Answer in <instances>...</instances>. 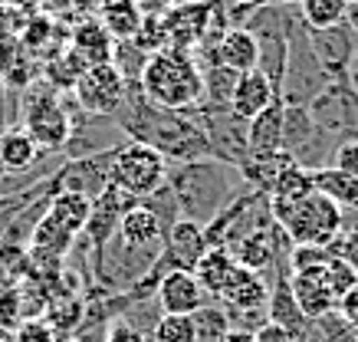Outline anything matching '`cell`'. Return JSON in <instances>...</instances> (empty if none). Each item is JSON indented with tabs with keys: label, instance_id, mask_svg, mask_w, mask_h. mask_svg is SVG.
Here are the masks:
<instances>
[{
	"label": "cell",
	"instance_id": "obj_1",
	"mask_svg": "<svg viewBox=\"0 0 358 342\" xmlns=\"http://www.w3.org/2000/svg\"><path fill=\"white\" fill-rule=\"evenodd\" d=\"M115 122L125 132L129 142H138L145 148L158 152L168 165H181V162H201L210 158L207 138L187 112L158 109L155 102L141 96L138 86H129V96L115 112Z\"/></svg>",
	"mask_w": 358,
	"mask_h": 342
},
{
	"label": "cell",
	"instance_id": "obj_2",
	"mask_svg": "<svg viewBox=\"0 0 358 342\" xmlns=\"http://www.w3.org/2000/svg\"><path fill=\"white\" fill-rule=\"evenodd\" d=\"M164 181L171 185L174 198H178L181 221H194L201 227H207L234 198L250 191L237 168L214 162V158L168 165V178Z\"/></svg>",
	"mask_w": 358,
	"mask_h": 342
},
{
	"label": "cell",
	"instance_id": "obj_3",
	"mask_svg": "<svg viewBox=\"0 0 358 342\" xmlns=\"http://www.w3.org/2000/svg\"><path fill=\"white\" fill-rule=\"evenodd\" d=\"M141 96L155 102L158 109L187 112L201 106L204 99V83H201V69H197L194 56L185 50H162L148 59V66L141 73Z\"/></svg>",
	"mask_w": 358,
	"mask_h": 342
},
{
	"label": "cell",
	"instance_id": "obj_4",
	"mask_svg": "<svg viewBox=\"0 0 358 342\" xmlns=\"http://www.w3.org/2000/svg\"><path fill=\"white\" fill-rule=\"evenodd\" d=\"M17 122L30 132L40 152L63 155L69 142V109H66V92H56L50 83L36 79L20 92V112Z\"/></svg>",
	"mask_w": 358,
	"mask_h": 342
},
{
	"label": "cell",
	"instance_id": "obj_5",
	"mask_svg": "<svg viewBox=\"0 0 358 342\" xmlns=\"http://www.w3.org/2000/svg\"><path fill=\"white\" fill-rule=\"evenodd\" d=\"M280 227L293 247H303V243H309V247H332L345 231V211L332 204L326 194L313 191L296 208H289V214L280 221Z\"/></svg>",
	"mask_w": 358,
	"mask_h": 342
},
{
	"label": "cell",
	"instance_id": "obj_6",
	"mask_svg": "<svg viewBox=\"0 0 358 342\" xmlns=\"http://www.w3.org/2000/svg\"><path fill=\"white\" fill-rule=\"evenodd\" d=\"M164 178H168V162L138 142L122 145L109 168V185L135 201L148 198L158 185H164Z\"/></svg>",
	"mask_w": 358,
	"mask_h": 342
},
{
	"label": "cell",
	"instance_id": "obj_7",
	"mask_svg": "<svg viewBox=\"0 0 358 342\" xmlns=\"http://www.w3.org/2000/svg\"><path fill=\"white\" fill-rule=\"evenodd\" d=\"M66 109H69V142L63 148L66 162H76V158H89V155H102V152H115L129 142L125 132L119 129V122L109 115H89L73 102V96L66 92Z\"/></svg>",
	"mask_w": 358,
	"mask_h": 342
},
{
	"label": "cell",
	"instance_id": "obj_8",
	"mask_svg": "<svg viewBox=\"0 0 358 342\" xmlns=\"http://www.w3.org/2000/svg\"><path fill=\"white\" fill-rule=\"evenodd\" d=\"M187 115L201 125L214 162H224V165L234 168L247 162L250 145H247V122L243 119H237L230 109H207V106H194V109H187Z\"/></svg>",
	"mask_w": 358,
	"mask_h": 342
},
{
	"label": "cell",
	"instance_id": "obj_9",
	"mask_svg": "<svg viewBox=\"0 0 358 342\" xmlns=\"http://www.w3.org/2000/svg\"><path fill=\"white\" fill-rule=\"evenodd\" d=\"M69 96L89 115H109V119H115V112L122 109V102L129 96V83L115 73L112 63H102V66L83 69V76L76 79V86H73Z\"/></svg>",
	"mask_w": 358,
	"mask_h": 342
},
{
	"label": "cell",
	"instance_id": "obj_10",
	"mask_svg": "<svg viewBox=\"0 0 358 342\" xmlns=\"http://www.w3.org/2000/svg\"><path fill=\"white\" fill-rule=\"evenodd\" d=\"M315 129L342 138H358V92L345 83H329L313 102H309Z\"/></svg>",
	"mask_w": 358,
	"mask_h": 342
},
{
	"label": "cell",
	"instance_id": "obj_11",
	"mask_svg": "<svg viewBox=\"0 0 358 342\" xmlns=\"http://www.w3.org/2000/svg\"><path fill=\"white\" fill-rule=\"evenodd\" d=\"M306 36H309L313 56L322 66V73L332 83H345L348 69L355 63V30L348 23H338V27H326V30H306Z\"/></svg>",
	"mask_w": 358,
	"mask_h": 342
},
{
	"label": "cell",
	"instance_id": "obj_12",
	"mask_svg": "<svg viewBox=\"0 0 358 342\" xmlns=\"http://www.w3.org/2000/svg\"><path fill=\"white\" fill-rule=\"evenodd\" d=\"M119 152V148H115ZM115 152L89 155V158H76V162H63L59 171L53 175L56 191H69V194H83V198L96 201L102 198V191L109 188V168Z\"/></svg>",
	"mask_w": 358,
	"mask_h": 342
},
{
	"label": "cell",
	"instance_id": "obj_13",
	"mask_svg": "<svg viewBox=\"0 0 358 342\" xmlns=\"http://www.w3.org/2000/svg\"><path fill=\"white\" fill-rule=\"evenodd\" d=\"M155 299H158L162 316H194L201 306H207V293L201 290L197 276L187 270L164 273L155 287Z\"/></svg>",
	"mask_w": 358,
	"mask_h": 342
},
{
	"label": "cell",
	"instance_id": "obj_14",
	"mask_svg": "<svg viewBox=\"0 0 358 342\" xmlns=\"http://www.w3.org/2000/svg\"><path fill=\"white\" fill-rule=\"evenodd\" d=\"M112 34L96 20V17H83L76 20V27L69 30V50L76 56L83 66H102V63H109L112 59Z\"/></svg>",
	"mask_w": 358,
	"mask_h": 342
},
{
	"label": "cell",
	"instance_id": "obj_15",
	"mask_svg": "<svg viewBox=\"0 0 358 342\" xmlns=\"http://www.w3.org/2000/svg\"><path fill=\"white\" fill-rule=\"evenodd\" d=\"M46 155L50 152L36 148V142L30 138V132L23 129L20 122H13V125H7L0 132V168L7 175H27V171H33L43 162Z\"/></svg>",
	"mask_w": 358,
	"mask_h": 342
},
{
	"label": "cell",
	"instance_id": "obj_16",
	"mask_svg": "<svg viewBox=\"0 0 358 342\" xmlns=\"http://www.w3.org/2000/svg\"><path fill=\"white\" fill-rule=\"evenodd\" d=\"M270 280L273 273H253L247 266H237L230 283L224 287V293L217 297V303H224L227 309H266L270 299Z\"/></svg>",
	"mask_w": 358,
	"mask_h": 342
},
{
	"label": "cell",
	"instance_id": "obj_17",
	"mask_svg": "<svg viewBox=\"0 0 358 342\" xmlns=\"http://www.w3.org/2000/svg\"><path fill=\"white\" fill-rule=\"evenodd\" d=\"M289 290H293V299L299 313H303L309 322H319L322 316L336 313V297L329 293L326 280H322V270L319 273H293L289 276Z\"/></svg>",
	"mask_w": 358,
	"mask_h": 342
},
{
	"label": "cell",
	"instance_id": "obj_18",
	"mask_svg": "<svg viewBox=\"0 0 358 342\" xmlns=\"http://www.w3.org/2000/svg\"><path fill=\"white\" fill-rule=\"evenodd\" d=\"M115 237L125 247H131V250H162V243H164V231H162V224H158V218L148 208H141V204H135L131 211L122 214Z\"/></svg>",
	"mask_w": 358,
	"mask_h": 342
},
{
	"label": "cell",
	"instance_id": "obj_19",
	"mask_svg": "<svg viewBox=\"0 0 358 342\" xmlns=\"http://www.w3.org/2000/svg\"><path fill=\"white\" fill-rule=\"evenodd\" d=\"M282 112H286V102L276 96V99H273L266 109L257 112V115L247 122L250 155L282 152Z\"/></svg>",
	"mask_w": 358,
	"mask_h": 342
},
{
	"label": "cell",
	"instance_id": "obj_20",
	"mask_svg": "<svg viewBox=\"0 0 358 342\" xmlns=\"http://www.w3.org/2000/svg\"><path fill=\"white\" fill-rule=\"evenodd\" d=\"M217 63L220 66L234 69V73H253L260 66V46H257V36L250 34L247 27H234L220 36L217 43Z\"/></svg>",
	"mask_w": 358,
	"mask_h": 342
},
{
	"label": "cell",
	"instance_id": "obj_21",
	"mask_svg": "<svg viewBox=\"0 0 358 342\" xmlns=\"http://www.w3.org/2000/svg\"><path fill=\"white\" fill-rule=\"evenodd\" d=\"M280 92L270 86V79L263 76L260 69H253V73H243L237 79V89H234V99H230V112L237 115V119L250 122L257 112H263L276 99Z\"/></svg>",
	"mask_w": 358,
	"mask_h": 342
},
{
	"label": "cell",
	"instance_id": "obj_22",
	"mask_svg": "<svg viewBox=\"0 0 358 342\" xmlns=\"http://www.w3.org/2000/svg\"><path fill=\"white\" fill-rule=\"evenodd\" d=\"M293 155L289 152H266V155H247V162L237 168L243 185L250 191H260V194H270V188L280 181V175L286 168H293Z\"/></svg>",
	"mask_w": 358,
	"mask_h": 342
},
{
	"label": "cell",
	"instance_id": "obj_23",
	"mask_svg": "<svg viewBox=\"0 0 358 342\" xmlns=\"http://www.w3.org/2000/svg\"><path fill=\"white\" fill-rule=\"evenodd\" d=\"M313 175L309 171H303L299 165L293 168H286L280 175V181L270 188V211H273V218H276V224L289 214V208H296L303 198H309L313 194Z\"/></svg>",
	"mask_w": 358,
	"mask_h": 342
},
{
	"label": "cell",
	"instance_id": "obj_24",
	"mask_svg": "<svg viewBox=\"0 0 358 342\" xmlns=\"http://www.w3.org/2000/svg\"><path fill=\"white\" fill-rule=\"evenodd\" d=\"M234 270H237V260L224 247H207V254L194 266V276H197V283H201V290L207 293V299H217L224 293V287L230 283Z\"/></svg>",
	"mask_w": 358,
	"mask_h": 342
},
{
	"label": "cell",
	"instance_id": "obj_25",
	"mask_svg": "<svg viewBox=\"0 0 358 342\" xmlns=\"http://www.w3.org/2000/svg\"><path fill=\"white\" fill-rule=\"evenodd\" d=\"M46 214H50L56 224H63L66 231H73V234L79 237V234L86 231V224H89V214H92V201L83 198V194L56 191L53 198H50V208H46Z\"/></svg>",
	"mask_w": 358,
	"mask_h": 342
},
{
	"label": "cell",
	"instance_id": "obj_26",
	"mask_svg": "<svg viewBox=\"0 0 358 342\" xmlns=\"http://www.w3.org/2000/svg\"><path fill=\"white\" fill-rule=\"evenodd\" d=\"M313 188L319 194H326L342 211H358V178L342 175L336 168H322L313 175Z\"/></svg>",
	"mask_w": 358,
	"mask_h": 342
},
{
	"label": "cell",
	"instance_id": "obj_27",
	"mask_svg": "<svg viewBox=\"0 0 358 342\" xmlns=\"http://www.w3.org/2000/svg\"><path fill=\"white\" fill-rule=\"evenodd\" d=\"M237 79H240V73L220 66V63L204 66L201 69V83H204V99H201V106H207V109H230Z\"/></svg>",
	"mask_w": 358,
	"mask_h": 342
},
{
	"label": "cell",
	"instance_id": "obj_28",
	"mask_svg": "<svg viewBox=\"0 0 358 342\" xmlns=\"http://www.w3.org/2000/svg\"><path fill=\"white\" fill-rule=\"evenodd\" d=\"M315 135V122L309 106H286L282 112V152L296 155Z\"/></svg>",
	"mask_w": 358,
	"mask_h": 342
},
{
	"label": "cell",
	"instance_id": "obj_29",
	"mask_svg": "<svg viewBox=\"0 0 358 342\" xmlns=\"http://www.w3.org/2000/svg\"><path fill=\"white\" fill-rule=\"evenodd\" d=\"M299 17H303L306 30L338 27L348 17V0H303L299 3Z\"/></svg>",
	"mask_w": 358,
	"mask_h": 342
},
{
	"label": "cell",
	"instance_id": "obj_30",
	"mask_svg": "<svg viewBox=\"0 0 358 342\" xmlns=\"http://www.w3.org/2000/svg\"><path fill=\"white\" fill-rule=\"evenodd\" d=\"M148 59L152 56L145 53L141 46H135L131 40H115V46H112V66H115V73H119L129 86H138L141 83V73H145V66H148Z\"/></svg>",
	"mask_w": 358,
	"mask_h": 342
},
{
	"label": "cell",
	"instance_id": "obj_31",
	"mask_svg": "<svg viewBox=\"0 0 358 342\" xmlns=\"http://www.w3.org/2000/svg\"><path fill=\"white\" fill-rule=\"evenodd\" d=\"M27 273H30V257H27V247L0 241V290L20 287L23 280H27Z\"/></svg>",
	"mask_w": 358,
	"mask_h": 342
},
{
	"label": "cell",
	"instance_id": "obj_32",
	"mask_svg": "<svg viewBox=\"0 0 358 342\" xmlns=\"http://www.w3.org/2000/svg\"><path fill=\"white\" fill-rule=\"evenodd\" d=\"M138 204H141V208H148L155 218H158L164 237H168V231H171L174 224L181 221V208H178V198H174V191H171V185H168V181H164V185H158V188H155L148 198H141Z\"/></svg>",
	"mask_w": 358,
	"mask_h": 342
},
{
	"label": "cell",
	"instance_id": "obj_33",
	"mask_svg": "<svg viewBox=\"0 0 358 342\" xmlns=\"http://www.w3.org/2000/svg\"><path fill=\"white\" fill-rule=\"evenodd\" d=\"M148 342H197L194 316H162L155 322Z\"/></svg>",
	"mask_w": 358,
	"mask_h": 342
},
{
	"label": "cell",
	"instance_id": "obj_34",
	"mask_svg": "<svg viewBox=\"0 0 358 342\" xmlns=\"http://www.w3.org/2000/svg\"><path fill=\"white\" fill-rule=\"evenodd\" d=\"M322 280H326L329 293H332V297H336V303H338L348 290L358 287V270L348 264V260H342V257H332V260L322 266Z\"/></svg>",
	"mask_w": 358,
	"mask_h": 342
},
{
	"label": "cell",
	"instance_id": "obj_35",
	"mask_svg": "<svg viewBox=\"0 0 358 342\" xmlns=\"http://www.w3.org/2000/svg\"><path fill=\"white\" fill-rule=\"evenodd\" d=\"M332 257H336L332 247H309V243H303V247L289 250V270L293 273H319Z\"/></svg>",
	"mask_w": 358,
	"mask_h": 342
},
{
	"label": "cell",
	"instance_id": "obj_36",
	"mask_svg": "<svg viewBox=\"0 0 358 342\" xmlns=\"http://www.w3.org/2000/svg\"><path fill=\"white\" fill-rule=\"evenodd\" d=\"M23 306H20V293L13 290H0V332H17L23 326Z\"/></svg>",
	"mask_w": 358,
	"mask_h": 342
},
{
	"label": "cell",
	"instance_id": "obj_37",
	"mask_svg": "<svg viewBox=\"0 0 358 342\" xmlns=\"http://www.w3.org/2000/svg\"><path fill=\"white\" fill-rule=\"evenodd\" d=\"M329 168H336V171H342V175L358 178V138H345V142H338V148L332 152Z\"/></svg>",
	"mask_w": 358,
	"mask_h": 342
},
{
	"label": "cell",
	"instance_id": "obj_38",
	"mask_svg": "<svg viewBox=\"0 0 358 342\" xmlns=\"http://www.w3.org/2000/svg\"><path fill=\"white\" fill-rule=\"evenodd\" d=\"M13 342H59V332L46 320H27L13 332Z\"/></svg>",
	"mask_w": 358,
	"mask_h": 342
},
{
	"label": "cell",
	"instance_id": "obj_39",
	"mask_svg": "<svg viewBox=\"0 0 358 342\" xmlns=\"http://www.w3.org/2000/svg\"><path fill=\"white\" fill-rule=\"evenodd\" d=\"M336 313L342 316V322L345 326H352V329H358V287L348 290L345 297L336 303Z\"/></svg>",
	"mask_w": 358,
	"mask_h": 342
},
{
	"label": "cell",
	"instance_id": "obj_40",
	"mask_svg": "<svg viewBox=\"0 0 358 342\" xmlns=\"http://www.w3.org/2000/svg\"><path fill=\"white\" fill-rule=\"evenodd\" d=\"M253 342H296V336L289 329H282V326H276V322H263L260 329L253 332Z\"/></svg>",
	"mask_w": 358,
	"mask_h": 342
},
{
	"label": "cell",
	"instance_id": "obj_41",
	"mask_svg": "<svg viewBox=\"0 0 358 342\" xmlns=\"http://www.w3.org/2000/svg\"><path fill=\"white\" fill-rule=\"evenodd\" d=\"M106 342H148V339L138 329H131L125 320H115L109 326V332H106Z\"/></svg>",
	"mask_w": 358,
	"mask_h": 342
},
{
	"label": "cell",
	"instance_id": "obj_42",
	"mask_svg": "<svg viewBox=\"0 0 358 342\" xmlns=\"http://www.w3.org/2000/svg\"><path fill=\"white\" fill-rule=\"evenodd\" d=\"M106 0H69V7L79 13V17H99Z\"/></svg>",
	"mask_w": 358,
	"mask_h": 342
},
{
	"label": "cell",
	"instance_id": "obj_43",
	"mask_svg": "<svg viewBox=\"0 0 358 342\" xmlns=\"http://www.w3.org/2000/svg\"><path fill=\"white\" fill-rule=\"evenodd\" d=\"M7 7H13V10L27 13V17H36V10L43 7V0H3Z\"/></svg>",
	"mask_w": 358,
	"mask_h": 342
},
{
	"label": "cell",
	"instance_id": "obj_44",
	"mask_svg": "<svg viewBox=\"0 0 358 342\" xmlns=\"http://www.w3.org/2000/svg\"><path fill=\"white\" fill-rule=\"evenodd\" d=\"M7 99H10V96H7V86H3V83H0V132H3V129H7V125H10V106H7Z\"/></svg>",
	"mask_w": 358,
	"mask_h": 342
},
{
	"label": "cell",
	"instance_id": "obj_45",
	"mask_svg": "<svg viewBox=\"0 0 358 342\" xmlns=\"http://www.w3.org/2000/svg\"><path fill=\"white\" fill-rule=\"evenodd\" d=\"M303 0H253L250 7H299Z\"/></svg>",
	"mask_w": 358,
	"mask_h": 342
},
{
	"label": "cell",
	"instance_id": "obj_46",
	"mask_svg": "<svg viewBox=\"0 0 358 342\" xmlns=\"http://www.w3.org/2000/svg\"><path fill=\"white\" fill-rule=\"evenodd\" d=\"M174 3H181V0H155L158 10H168V7H174Z\"/></svg>",
	"mask_w": 358,
	"mask_h": 342
},
{
	"label": "cell",
	"instance_id": "obj_47",
	"mask_svg": "<svg viewBox=\"0 0 358 342\" xmlns=\"http://www.w3.org/2000/svg\"><path fill=\"white\" fill-rule=\"evenodd\" d=\"M0 342H13V336L10 332H0Z\"/></svg>",
	"mask_w": 358,
	"mask_h": 342
},
{
	"label": "cell",
	"instance_id": "obj_48",
	"mask_svg": "<svg viewBox=\"0 0 358 342\" xmlns=\"http://www.w3.org/2000/svg\"><path fill=\"white\" fill-rule=\"evenodd\" d=\"M227 3H253V0H227Z\"/></svg>",
	"mask_w": 358,
	"mask_h": 342
},
{
	"label": "cell",
	"instance_id": "obj_49",
	"mask_svg": "<svg viewBox=\"0 0 358 342\" xmlns=\"http://www.w3.org/2000/svg\"><path fill=\"white\" fill-rule=\"evenodd\" d=\"M358 36V34H355ZM355 59H358V40H355Z\"/></svg>",
	"mask_w": 358,
	"mask_h": 342
},
{
	"label": "cell",
	"instance_id": "obj_50",
	"mask_svg": "<svg viewBox=\"0 0 358 342\" xmlns=\"http://www.w3.org/2000/svg\"><path fill=\"white\" fill-rule=\"evenodd\" d=\"M348 3H358V0H348Z\"/></svg>",
	"mask_w": 358,
	"mask_h": 342
}]
</instances>
